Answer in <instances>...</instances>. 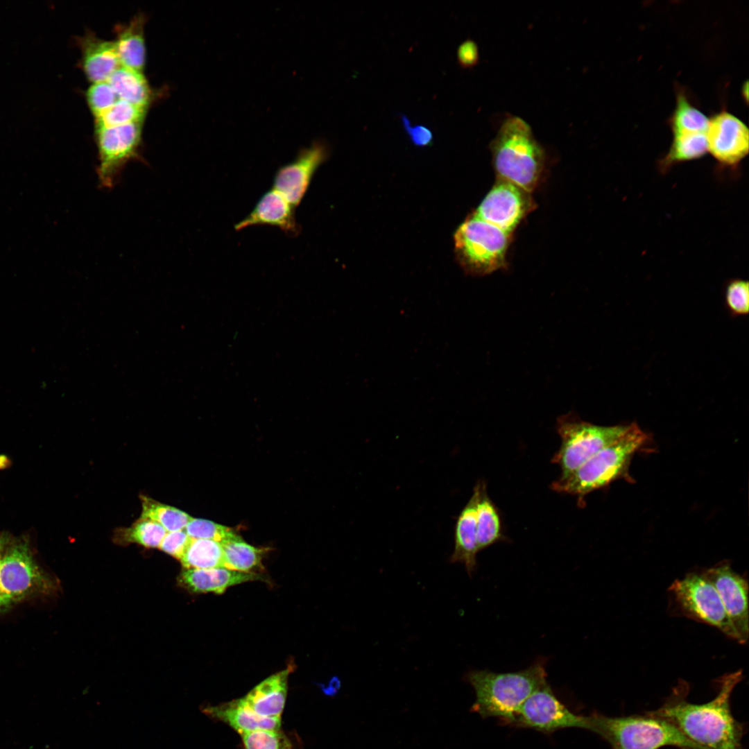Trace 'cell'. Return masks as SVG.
Wrapping results in <instances>:
<instances>
[{"label":"cell","mask_w":749,"mask_h":749,"mask_svg":"<svg viewBox=\"0 0 749 749\" xmlns=\"http://www.w3.org/2000/svg\"><path fill=\"white\" fill-rule=\"evenodd\" d=\"M141 123L96 126L98 151L96 174L101 188L112 189L120 179L126 164L140 159Z\"/></svg>","instance_id":"cell-10"},{"label":"cell","mask_w":749,"mask_h":749,"mask_svg":"<svg viewBox=\"0 0 749 749\" xmlns=\"http://www.w3.org/2000/svg\"><path fill=\"white\" fill-rule=\"evenodd\" d=\"M402 127L413 144L417 147L430 146L433 144V132L424 125H412L404 114H399Z\"/></svg>","instance_id":"cell-37"},{"label":"cell","mask_w":749,"mask_h":749,"mask_svg":"<svg viewBox=\"0 0 749 749\" xmlns=\"http://www.w3.org/2000/svg\"><path fill=\"white\" fill-rule=\"evenodd\" d=\"M510 234L473 215L454 234L455 252L464 270L485 275L506 266Z\"/></svg>","instance_id":"cell-6"},{"label":"cell","mask_w":749,"mask_h":749,"mask_svg":"<svg viewBox=\"0 0 749 749\" xmlns=\"http://www.w3.org/2000/svg\"><path fill=\"white\" fill-rule=\"evenodd\" d=\"M241 737L245 749H292L291 741L280 729H259Z\"/></svg>","instance_id":"cell-32"},{"label":"cell","mask_w":749,"mask_h":749,"mask_svg":"<svg viewBox=\"0 0 749 749\" xmlns=\"http://www.w3.org/2000/svg\"><path fill=\"white\" fill-rule=\"evenodd\" d=\"M294 209L278 191L270 189L261 196L251 212L234 225V230L240 231L249 226L268 225L296 236L300 232V227L296 222Z\"/></svg>","instance_id":"cell-16"},{"label":"cell","mask_w":749,"mask_h":749,"mask_svg":"<svg viewBox=\"0 0 749 749\" xmlns=\"http://www.w3.org/2000/svg\"><path fill=\"white\" fill-rule=\"evenodd\" d=\"M533 206L531 193L498 178L472 215L511 234Z\"/></svg>","instance_id":"cell-12"},{"label":"cell","mask_w":749,"mask_h":749,"mask_svg":"<svg viewBox=\"0 0 749 749\" xmlns=\"http://www.w3.org/2000/svg\"><path fill=\"white\" fill-rule=\"evenodd\" d=\"M725 305L733 317L746 316L749 311V283L743 279L730 280L725 288Z\"/></svg>","instance_id":"cell-34"},{"label":"cell","mask_w":749,"mask_h":749,"mask_svg":"<svg viewBox=\"0 0 749 749\" xmlns=\"http://www.w3.org/2000/svg\"><path fill=\"white\" fill-rule=\"evenodd\" d=\"M709 118L694 105L684 89L678 88L675 109L669 119L673 134L706 132Z\"/></svg>","instance_id":"cell-26"},{"label":"cell","mask_w":749,"mask_h":749,"mask_svg":"<svg viewBox=\"0 0 749 749\" xmlns=\"http://www.w3.org/2000/svg\"><path fill=\"white\" fill-rule=\"evenodd\" d=\"M628 425L599 426L580 420L570 412L560 416L556 429L561 445L552 462L561 470L560 479H565L598 451L616 440Z\"/></svg>","instance_id":"cell-7"},{"label":"cell","mask_w":749,"mask_h":749,"mask_svg":"<svg viewBox=\"0 0 749 749\" xmlns=\"http://www.w3.org/2000/svg\"><path fill=\"white\" fill-rule=\"evenodd\" d=\"M141 518L148 519L160 524L169 532L185 528L191 517L185 512L145 495H141Z\"/></svg>","instance_id":"cell-29"},{"label":"cell","mask_w":749,"mask_h":749,"mask_svg":"<svg viewBox=\"0 0 749 749\" xmlns=\"http://www.w3.org/2000/svg\"><path fill=\"white\" fill-rule=\"evenodd\" d=\"M708 152L705 132H680L673 134L671 145L658 162L661 173L684 162L703 157Z\"/></svg>","instance_id":"cell-24"},{"label":"cell","mask_w":749,"mask_h":749,"mask_svg":"<svg viewBox=\"0 0 749 749\" xmlns=\"http://www.w3.org/2000/svg\"><path fill=\"white\" fill-rule=\"evenodd\" d=\"M145 111L146 107L119 98L110 108L96 118V126H116L142 122Z\"/></svg>","instance_id":"cell-31"},{"label":"cell","mask_w":749,"mask_h":749,"mask_svg":"<svg viewBox=\"0 0 749 749\" xmlns=\"http://www.w3.org/2000/svg\"><path fill=\"white\" fill-rule=\"evenodd\" d=\"M7 540H8V539L6 537L0 536V562H1V557H2V555H3V551H4L5 548H6V545L8 543ZM8 606H9V605L6 602V601L4 600V599H3V597L2 594H1V592L0 591V611L5 610Z\"/></svg>","instance_id":"cell-39"},{"label":"cell","mask_w":749,"mask_h":749,"mask_svg":"<svg viewBox=\"0 0 749 749\" xmlns=\"http://www.w3.org/2000/svg\"><path fill=\"white\" fill-rule=\"evenodd\" d=\"M87 99L91 110L98 118L110 108L119 98L106 80L94 83L87 90Z\"/></svg>","instance_id":"cell-35"},{"label":"cell","mask_w":749,"mask_h":749,"mask_svg":"<svg viewBox=\"0 0 749 749\" xmlns=\"http://www.w3.org/2000/svg\"><path fill=\"white\" fill-rule=\"evenodd\" d=\"M669 591L678 614L713 626L739 643L716 589L701 572H689L676 579Z\"/></svg>","instance_id":"cell-8"},{"label":"cell","mask_w":749,"mask_h":749,"mask_svg":"<svg viewBox=\"0 0 749 749\" xmlns=\"http://www.w3.org/2000/svg\"><path fill=\"white\" fill-rule=\"evenodd\" d=\"M107 82L119 99L140 107L148 105L150 91L141 71L121 66L110 76Z\"/></svg>","instance_id":"cell-25"},{"label":"cell","mask_w":749,"mask_h":749,"mask_svg":"<svg viewBox=\"0 0 749 749\" xmlns=\"http://www.w3.org/2000/svg\"><path fill=\"white\" fill-rule=\"evenodd\" d=\"M83 67L87 78L94 83L106 81L121 67L114 42L89 33L80 42Z\"/></svg>","instance_id":"cell-21"},{"label":"cell","mask_w":749,"mask_h":749,"mask_svg":"<svg viewBox=\"0 0 749 749\" xmlns=\"http://www.w3.org/2000/svg\"><path fill=\"white\" fill-rule=\"evenodd\" d=\"M166 531L158 523L141 518L128 528H118L114 539L119 544L137 543L146 548L160 545Z\"/></svg>","instance_id":"cell-30"},{"label":"cell","mask_w":749,"mask_h":749,"mask_svg":"<svg viewBox=\"0 0 749 749\" xmlns=\"http://www.w3.org/2000/svg\"><path fill=\"white\" fill-rule=\"evenodd\" d=\"M293 671L289 665L285 669L268 677L243 698L259 715L281 718L288 691V680Z\"/></svg>","instance_id":"cell-19"},{"label":"cell","mask_w":749,"mask_h":749,"mask_svg":"<svg viewBox=\"0 0 749 749\" xmlns=\"http://www.w3.org/2000/svg\"><path fill=\"white\" fill-rule=\"evenodd\" d=\"M261 580L255 572H241L225 567L212 569H187L180 575V581L196 593L221 594L228 587L241 583Z\"/></svg>","instance_id":"cell-20"},{"label":"cell","mask_w":749,"mask_h":749,"mask_svg":"<svg viewBox=\"0 0 749 749\" xmlns=\"http://www.w3.org/2000/svg\"><path fill=\"white\" fill-rule=\"evenodd\" d=\"M479 483L476 537L479 551L503 540V536L499 511L488 494L485 482L479 481Z\"/></svg>","instance_id":"cell-23"},{"label":"cell","mask_w":749,"mask_h":749,"mask_svg":"<svg viewBox=\"0 0 749 749\" xmlns=\"http://www.w3.org/2000/svg\"><path fill=\"white\" fill-rule=\"evenodd\" d=\"M201 710L207 716L226 723L240 735L259 729L279 730L281 726V718L257 714L243 697L216 705H206Z\"/></svg>","instance_id":"cell-18"},{"label":"cell","mask_w":749,"mask_h":749,"mask_svg":"<svg viewBox=\"0 0 749 749\" xmlns=\"http://www.w3.org/2000/svg\"><path fill=\"white\" fill-rule=\"evenodd\" d=\"M648 438L636 423L628 425L619 438L598 451L567 477L553 482L551 488L583 498L619 478L630 477L628 472L630 460Z\"/></svg>","instance_id":"cell-4"},{"label":"cell","mask_w":749,"mask_h":749,"mask_svg":"<svg viewBox=\"0 0 749 749\" xmlns=\"http://www.w3.org/2000/svg\"><path fill=\"white\" fill-rule=\"evenodd\" d=\"M513 724L550 733L571 728L588 730L589 717L573 713L557 698L546 682L524 702Z\"/></svg>","instance_id":"cell-11"},{"label":"cell","mask_w":749,"mask_h":749,"mask_svg":"<svg viewBox=\"0 0 749 749\" xmlns=\"http://www.w3.org/2000/svg\"><path fill=\"white\" fill-rule=\"evenodd\" d=\"M223 567L241 572H252L260 567L261 550L246 542L240 537L221 543Z\"/></svg>","instance_id":"cell-28"},{"label":"cell","mask_w":749,"mask_h":749,"mask_svg":"<svg viewBox=\"0 0 749 749\" xmlns=\"http://www.w3.org/2000/svg\"><path fill=\"white\" fill-rule=\"evenodd\" d=\"M191 538L182 530L166 533L158 548L164 552L180 560Z\"/></svg>","instance_id":"cell-36"},{"label":"cell","mask_w":749,"mask_h":749,"mask_svg":"<svg viewBox=\"0 0 749 749\" xmlns=\"http://www.w3.org/2000/svg\"><path fill=\"white\" fill-rule=\"evenodd\" d=\"M490 148L498 178L529 193L535 189L545 166L546 153L528 122L518 116L507 117Z\"/></svg>","instance_id":"cell-3"},{"label":"cell","mask_w":749,"mask_h":749,"mask_svg":"<svg viewBox=\"0 0 749 749\" xmlns=\"http://www.w3.org/2000/svg\"><path fill=\"white\" fill-rule=\"evenodd\" d=\"M716 589L723 607L739 637V644L748 639V583L735 572L727 561L701 572Z\"/></svg>","instance_id":"cell-14"},{"label":"cell","mask_w":749,"mask_h":749,"mask_svg":"<svg viewBox=\"0 0 749 749\" xmlns=\"http://www.w3.org/2000/svg\"><path fill=\"white\" fill-rule=\"evenodd\" d=\"M705 134L707 150L721 166L736 168L748 154V128L726 110L709 119Z\"/></svg>","instance_id":"cell-13"},{"label":"cell","mask_w":749,"mask_h":749,"mask_svg":"<svg viewBox=\"0 0 749 749\" xmlns=\"http://www.w3.org/2000/svg\"><path fill=\"white\" fill-rule=\"evenodd\" d=\"M479 493V481L474 487L468 502L458 515L454 528V549L449 558L451 562L464 564L471 577L477 566L479 552L476 537V507Z\"/></svg>","instance_id":"cell-17"},{"label":"cell","mask_w":749,"mask_h":749,"mask_svg":"<svg viewBox=\"0 0 749 749\" xmlns=\"http://www.w3.org/2000/svg\"><path fill=\"white\" fill-rule=\"evenodd\" d=\"M328 155V147L322 141H315L300 150L293 161L278 169L274 176L273 189L294 207L298 206L315 173Z\"/></svg>","instance_id":"cell-15"},{"label":"cell","mask_w":749,"mask_h":749,"mask_svg":"<svg viewBox=\"0 0 749 749\" xmlns=\"http://www.w3.org/2000/svg\"><path fill=\"white\" fill-rule=\"evenodd\" d=\"M546 659L539 657L528 668L510 673L474 670L465 679L474 688L472 709L483 717H497L513 723L524 702L546 683Z\"/></svg>","instance_id":"cell-2"},{"label":"cell","mask_w":749,"mask_h":749,"mask_svg":"<svg viewBox=\"0 0 749 749\" xmlns=\"http://www.w3.org/2000/svg\"><path fill=\"white\" fill-rule=\"evenodd\" d=\"M456 55L460 67L470 69L476 66L479 60L478 45L472 39H467L458 46Z\"/></svg>","instance_id":"cell-38"},{"label":"cell","mask_w":749,"mask_h":749,"mask_svg":"<svg viewBox=\"0 0 749 749\" xmlns=\"http://www.w3.org/2000/svg\"><path fill=\"white\" fill-rule=\"evenodd\" d=\"M144 17L137 16L120 28L114 42L121 66L141 71L145 60Z\"/></svg>","instance_id":"cell-22"},{"label":"cell","mask_w":749,"mask_h":749,"mask_svg":"<svg viewBox=\"0 0 749 749\" xmlns=\"http://www.w3.org/2000/svg\"><path fill=\"white\" fill-rule=\"evenodd\" d=\"M742 679L741 670L722 675L717 680V695L703 704L687 700L689 685L680 680L663 705L648 713L669 722L703 749H743V724L730 709L732 691Z\"/></svg>","instance_id":"cell-1"},{"label":"cell","mask_w":749,"mask_h":749,"mask_svg":"<svg viewBox=\"0 0 749 749\" xmlns=\"http://www.w3.org/2000/svg\"><path fill=\"white\" fill-rule=\"evenodd\" d=\"M53 582L40 567L26 541L12 544L3 551L0 562V591L8 603L38 594H49Z\"/></svg>","instance_id":"cell-9"},{"label":"cell","mask_w":749,"mask_h":749,"mask_svg":"<svg viewBox=\"0 0 749 749\" xmlns=\"http://www.w3.org/2000/svg\"><path fill=\"white\" fill-rule=\"evenodd\" d=\"M588 717V730L606 740L612 749H703L669 722L648 712L619 717L594 713Z\"/></svg>","instance_id":"cell-5"},{"label":"cell","mask_w":749,"mask_h":749,"mask_svg":"<svg viewBox=\"0 0 749 749\" xmlns=\"http://www.w3.org/2000/svg\"><path fill=\"white\" fill-rule=\"evenodd\" d=\"M185 532L192 539H206L220 543L239 537L230 528L203 519L191 517Z\"/></svg>","instance_id":"cell-33"},{"label":"cell","mask_w":749,"mask_h":749,"mask_svg":"<svg viewBox=\"0 0 749 749\" xmlns=\"http://www.w3.org/2000/svg\"><path fill=\"white\" fill-rule=\"evenodd\" d=\"M180 560L187 569L224 567L222 544L211 540L191 538Z\"/></svg>","instance_id":"cell-27"}]
</instances>
